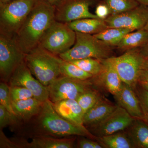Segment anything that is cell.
Returning a JSON list of instances; mask_svg holds the SVG:
<instances>
[{"label": "cell", "instance_id": "obj_1", "mask_svg": "<svg viewBox=\"0 0 148 148\" xmlns=\"http://www.w3.org/2000/svg\"><path fill=\"white\" fill-rule=\"evenodd\" d=\"M29 121L32 137L40 135L63 138L78 136L97 140V138L84 125L72 123L59 115L49 99L43 102L39 112Z\"/></svg>", "mask_w": 148, "mask_h": 148}, {"label": "cell", "instance_id": "obj_2", "mask_svg": "<svg viewBox=\"0 0 148 148\" xmlns=\"http://www.w3.org/2000/svg\"><path fill=\"white\" fill-rule=\"evenodd\" d=\"M55 7L38 0L19 29L15 38L25 54L38 47L42 38L56 20Z\"/></svg>", "mask_w": 148, "mask_h": 148}, {"label": "cell", "instance_id": "obj_3", "mask_svg": "<svg viewBox=\"0 0 148 148\" xmlns=\"http://www.w3.org/2000/svg\"><path fill=\"white\" fill-rule=\"evenodd\" d=\"M76 34L74 45L68 51L58 56L61 59L71 61L89 58L103 60L113 57L115 48L94 35L77 32Z\"/></svg>", "mask_w": 148, "mask_h": 148}, {"label": "cell", "instance_id": "obj_4", "mask_svg": "<svg viewBox=\"0 0 148 148\" xmlns=\"http://www.w3.org/2000/svg\"><path fill=\"white\" fill-rule=\"evenodd\" d=\"M60 58L38 47L26 54L24 61L33 75L42 84L48 86L54 79L62 76Z\"/></svg>", "mask_w": 148, "mask_h": 148}, {"label": "cell", "instance_id": "obj_5", "mask_svg": "<svg viewBox=\"0 0 148 148\" xmlns=\"http://www.w3.org/2000/svg\"><path fill=\"white\" fill-rule=\"evenodd\" d=\"M38 0H13L0 4V33L15 36Z\"/></svg>", "mask_w": 148, "mask_h": 148}, {"label": "cell", "instance_id": "obj_6", "mask_svg": "<svg viewBox=\"0 0 148 148\" xmlns=\"http://www.w3.org/2000/svg\"><path fill=\"white\" fill-rule=\"evenodd\" d=\"M76 36V32L67 23L55 21L45 33L38 47L58 56L74 45Z\"/></svg>", "mask_w": 148, "mask_h": 148}, {"label": "cell", "instance_id": "obj_7", "mask_svg": "<svg viewBox=\"0 0 148 148\" xmlns=\"http://www.w3.org/2000/svg\"><path fill=\"white\" fill-rule=\"evenodd\" d=\"M15 36L0 33V76L3 82H8L10 77L25 60Z\"/></svg>", "mask_w": 148, "mask_h": 148}, {"label": "cell", "instance_id": "obj_8", "mask_svg": "<svg viewBox=\"0 0 148 148\" xmlns=\"http://www.w3.org/2000/svg\"><path fill=\"white\" fill-rule=\"evenodd\" d=\"M111 59L123 82L134 90L145 62V56L139 48L127 51L120 56L111 57Z\"/></svg>", "mask_w": 148, "mask_h": 148}, {"label": "cell", "instance_id": "obj_9", "mask_svg": "<svg viewBox=\"0 0 148 148\" xmlns=\"http://www.w3.org/2000/svg\"><path fill=\"white\" fill-rule=\"evenodd\" d=\"M52 103L67 99L76 100L79 95L95 88L90 79L80 80L61 76L47 86Z\"/></svg>", "mask_w": 148, "mask_h": 148}, {"label": "cell", "instance_id": "obj_10", "mask_svg": "<svg viewBox=\"0 0 148 148\" xmlns=\"http://www.w3.org/2000/svg\"><path fill=\"white\" fill-rule=\"evenodd\" d=\"M135 119L118 105L112 112L101 121L86 127L92 135L99 138L125 130Z\"/></svg>", "mask_w": 148, "mask_h": 148}, {"label": "cell", "instance_id": "obj_11", "mask_svg": "<svg viewBox=\"0 0 148 148\" xmlns=\"http://www.w3.org/2000/svg\"><path fill=\"white\" fill-rule=\"evenodd\" d=\"M99 0H61L55 7L56 21L68 23L84 18H98L90 10Z\"/></svg>", "mask_w": 148, "mask_h": 148}, {"label": "cell", "instance_id": "obj_12", "mask_svg": "<svg viewBox=\"0 0 148 148\" xmlns=\"http://www.w3.org/2000/svg\"><path fill=\"white\" fill-rule=\"evenodd\" d=\"M108 28H122L133 31L143 29L148 21V6L140 4L127 11L113 14L105 19Z\"/></svg>", "mask_w": 148, "mask_h": 148}, {"label": "cell", "instance_id": "obj_13", "mask_svg": "<svg viewBox=\"0 0 148 148\" xmlns=\"http://www.w3.org/2000/svg\"><path fill=\"white\" fill-rule=\"evenodd\" d=\"M8 82L10 86H22L28 88L32 91L34 98L41 102H45L49 98L47 86L35 78L25 61L16 68Z\"/></svg>", "mask_w": 148, "mask_h": 148}, {"label": "cell", "instance_id": "obj_14", "mask_svg": "<svg viewBox=\"0 0 148 148\" xmlns=\"http://www.w3.org/2000/svg\"><path fill=\"white\" fill-rule=\"evenodd\" d=\"M104 67L101 73L90 80L94 87L102 86L112 95L117 94L121 89L123 82L117 72L111 58L102 60Z\"/></svg>", "mask_w": 148, "mask_h": 148}, {"label": "cell", "instance_id": "obj_15", "mask_svg": "<svg viewBox=\"0 0 148 148\" xmlns=\"http://www.w3.org/2000/svg\"><path fill=\"white\" fill-rule=\"evenodd\" d=\"M119 106L123 108L133 118L144 120L140 101L132 87L123 83L119 92L114 95Z\"/></svg>", "mask_w": 148, "mask_h": 148}, {"label": "cell", "instance_id": "obj_16", "mask_svg": "<svg viewBox=\"0 0 148 148\" xmlns=\"http://www.w3.org/2000/svg\"><path fill=\"white\" fill-rule=\"evenodd\" d=\"M30 143L27 141L15 142L17 148H72L75 139L58 138L48 136H34Z\"/></svg>", "mask_w": 148, "mask_h": 148}, {"label": "cell", "instance_id": "obj_17", "mask_svg": "<svg viewBox=\"0 0 148 148\" xmlns=\"http://www.w3.org/2000/svg\"><path fill=\"white\" fill-rule=\"evenodd\" d=\"M52 105L57 113L66 120L75 124L84 125L83 118L84 113L76 100H62L52 103Z\"/></svg>", "mask_w": 148, "mask_h": 148}, {"label": "cell", "instance_id": "obj_18", "mask_svg": "<svg viewBox=\"0 0 148 148\" xmlns=\"http://www.w3.org/2000/svg\"><path fill=\"white\" fill-rule=\"evenodd\" d=\"M117 106L102 96L94 106L84 114V125L87 127L101 121L112 112Z\"/></svg>", "mask_w": 148, "mask_h": 148}, {"label": "cell", "instance_id": "obj_19", "mask_svg": "<svg viewBox=\"0 0 148 148\" xmlns=\"http://www.w3.org/2000/svg\"><path fill=\"white\" fill-rule=\"evenodd\" d=\"M43 102L33 98L12 102V109L20 121H29L39 112Z\"/></svg>", "mask_w": 148, "mask_h": 148}, {"label": "cell", "instance_id": "obj_20", "mask_svg": "<svg viewBox=\"0 0 148 148\" xmlns=\"http://www.w3.org/2000/svg\"><path fill=\"white\" fill-rule=\"evenodd\" d=\"M75 32L94 35L108 28L105 20L98 18H84L67 23Z\"/></svg>", "mask_w": 148, "mask_h": 148}, {"label": "cell", "instance_id": "obj_21", "mask_svg": "<svg viewBox=\"0 0 148 148\" xmlns=\"http://www.w3.org/2000/svg\"><path fill=\"white\" fill-rule=\"evenodd\" d=\"M136 148H148V124L145 121L135 119L125 130Z\"/></svg>", "mask_w": 148, "mask_h": 148}, {"label": "cell", "instance_id": "obj_22", "mask_svg": "<svg viewBox=\"0 0 148 148\" xmlns=\"http://www.w3.org/2000/svg\"><path fill=\"white\" fill-rule=\"evenodd\" d=\"M148 43V32L144 29L130 32L125 35L115 47L124 52L134 49L139 48Z\"/></svg>", "mask_w": 148, "mask_h": 148}, {"label": "cell", "instance_id": "obj_23", "mask_svg": "<svg viewBox=\"0 0 148 148\" xmlns=\"http://www.w3.org/2000/svg\"><path fill=\"white\" fill-rule=\"evenodd\" d=\"M97 140L104 148H136L125 130L97 138Z\"/></svg>", "mask_w": 148, "mask_h": 148}, {"label": "cell", "instance_id": "obj_24", "mask_svg": "<svg viewBox=\"0 0 148 148\" xmlns=\"http://www.w3.org/2000/svg\"><path fill=\"white\" fill-rule=\"evenodd\" d=\"M132 32H133V30L126 28H108L103 32L93 35L115 49L123 37Z\"/></svg>", "mask_w": 148, "mask_h": 148}, {"label": "cell", "instance_id": "obj_25", "mask_svg": "<svg viewBox=\"0 0 148 148\" xmlns=\"http://www.w3.org/2000/svg\"><path fill=\"white\" fill-rule=\"evenodd\" d=\"M59 65L60 72L62 76L80 80L90 79L93 77L92 75L84 71L76 65L61 58L59 60Z\"/></svg>", "mask_w": 148, "mask_h": 148}, {"label": "cell", "instance_id": "obj_26", "mask_svg": "<svg viewBox=\"0 0 148 148\" xmlns=\"http://www.w3.org/2000/svg\"><path fill=\"white\" fill-rule=\"evenodd\" d=\"M70 62L76 65L86 73L91 74L93 77L101 73L104 67L102 60L94 58H83Z\"/></svg>", "mask_w": 148, "mask_h": 148}, {"label": "cell", "instance_id": "obj_27", "mask_svg": "<svg viewBox=\"0 0 148 148\" xmlns=\"http://www.w3.org/2000/svg\"><path fill=\"white\" fill-rule=\"evenodd\" d=\"M101 97L98 90L93 88L81 94L76 100L85 114L94 106Z\"/></svg>", "mask_w": 148, "mask_h": 148}, {"label": "cell", "instance_id": "obj_28", "mask_svg": "<svg viewBox=\"0 0 148 148\" xmlns=\"http://www.w3.org/2000/svg\"><path fill=\"white\" fill-rule=\"evenodd\" d=\"M108 6L111 15L117 14L135 8L140 4L136 0H103Z\"/></svg>", "mask_w": 148, "mask_h": 148}, {"label": "cell", "instance_id": "obj_29", "mask_svg": "<svg viewBox=\"0 0 148 148\" xmlns=\"http://www.w3.org/2000/svg\"><path fill=\"white\" fill-rule=\"evenodd\" d=\"M0 104L3 106L11 113L15 115L12 109L10 87L7 82H2L0 84Z\"/></svg>", "mask_w": 148, "mask_h": 148}, {"label": "cell", "instance_id": "obj_30", "mask_svg": "<svg viewBox=\"0 0 148 148\" xmlns=\"http://www.w3.org/2000/svg\"><path fill=\"white\" fill-rule=\"evenodd\" d=\"M137 94L145 121L148 124V91L138 84L134 89Z\"/></svg>", "mask_w": 148, "mask_h": 148}, {"label": "cell", "instance_id": "obj_31", "mask_svg": "<svg viewBox=\"0 0 148 148\" xmlns=\"http://www.w3.org/2000/svg\"><path fill=\"white\" fill-rule=\"evenodd\" d=\"M10 87V94L12 102L26 100L34 97L31 90L22 86Z\"/></svg>", "mask_w": 148, "mask_h": 148}, {"label": "cell", "instance_id": "obj_32", "mask_svg": "<svg viewBox=\"0 0 148 148\" xmlns=\"http://www.w3.org/2000/svg\"><path fill=\"white\" fill-rule=\"evenodd\" d=\"M18 118L11 113L3 106L0 104V128L2 130L8 125L18 123Z\"/></svg>", "mask_w": 148, "mask_h": 148}, {"label": "cell", "instance_id": "obj_33", "mask_svg": "<svg viewBox=\"0 0 148 148\" xmlns=\"http://www.w3.org/2000/svg\"><path fill=\"white\" fill-rule=\"evenodd\" d=\"M95 14L98 18L103 20H105L111 15L110 8L103 0H99L96 4Z\"/></svg>", "mask_w": 148, "mask_h": 148}, {"label": "cell", "instance_id": "obj_34", "mask_svg": "<svg viewBox=\"0 0 148 148\" xmlns=\"http://www.w3.org/2000/svg\"><path fill=\"white\" fill-rule=\"evenodd\" d=\"M90 138H83L78 142L77 147L80 148H104L99 142H95Z\"/></svg>", "mask_w": 148, "mask_h": 148}, {"label": "cell", "instance_id": "obj_35", "mask_svg": "<svg viewBox=\"0 0 148 148\" xmlns=\"http://www.w3.org/2000/svg\"><path fill=\"white\" fill-rule=\"evenodd\" d=\"M138 84L148 91V69L142 70L138 80Z\"/></svg>", "mask_w": 148, "mask_h": 148}, {"label": "cell", "instance_id": "obj_36", "mask_svg": "<svg viewBox=\"0 0 148 148\" xmlns=\"http://www.w3.org/2000/svg\"><path fill=\"white\" fill-rule=\"evenodd\" d=\"M140 51L144 56L145 57H148V43L145 45L139 48Z\"/></svg>", "mask_w": 148, "mask_h": 148}, {"label": "cell", "instance_id": "obj_37", "mask_svg": "<svg viewBox=\"0 0 148 148\" xmlns=\"http://www.w3.org/2000/svg\"><path fill=\"white\" fill-rule=\"evenodd\" d=\"M40 1L45 2L55 7L58 4V3L60 2L61 0H40Z\"/></svg>", "mask_w": 148, "mask_h": 148}, {"label": "cell", "instance_id": "obj_38", "mask_svg": "<svg viewBox=\"0 0 148 148\" xmlns=\"http://www.w3.org/2000/svg\"><path fill=\"white\" fill-rule=\"evenodd\" d=\"M140 4L148 6V0H136Z\"/></svg>", "mask_w": 148, "mask_h": 148}, {"label": "cell", "instance_id": "obj_39", "mask_svg": "<svg viewBox=\"0 0 148 148\" xmlns=\"http://www.w3.org/2000/svg\"><path fill=\"white\" fill-rule=\"evenodd\" d=\"M144 69H148V57L145 56V62H144Z\"/></svg>", "mask_w": 148, "mask_h": 148}, {"label": "cell", "instance_id": "obj_40", "mask_svg": "<svg viewBox=\"0 0 148 148\" xmlns=\"http://www.w3.org/2000/svg\"><path fill=\"white\" fill-rule=\"evenodd\" d=\"M13 0H0V4L5 3Z\"/></svg>", "mask_w": 148, "mask_h": 148}, {"label": "cell", "instance_id": "obj_41", "mask_svg": "<svg viewBox=\"0 0 148 148\" xmlns=\"http://www.w3.org/2000/svg\"><path fill=\"white\" fill-rule=\"evenodd\" d=\"M144 29H145L146 31H147L148 32V21L147 24H146V26H145V27H144Z\"/></svg>", "mask_w": 148, "mask_h": 148}]
</instances>
